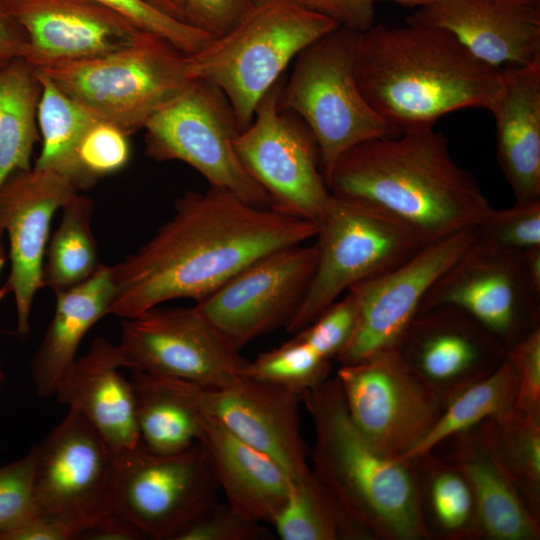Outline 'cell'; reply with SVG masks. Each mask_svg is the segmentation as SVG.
<instances>
[{
  "mask_svg": "<svg viewBox=\"0 0 540 540\" xmlns=\"http://www.w3.org/2000/svg\"><path fill=\"white\" fill-rule=\"evenodd\" d=\"M317 232V222L254 206L226 190L187 191L157 233L112 266L109 314L124 319L169 300L198 302L260 257Z\"/></svg>",
  "mask_w": 540,
  "mask_h": 540,
  "instance_id": "6da1fadb",
  "label": "cell"
},
{
  "mask_svg": "<svg viewBox=\"0 0 540 540\" xmlns=\"http://www.w3.org/2000/svg\"><path fill=\"white\" fill-rule=\"evenodd\" d=\"M332 195L376 207L424 244L475 228L492 208L434 127L374 138L343 152L326 181Z\"/></svg>",
  "mask_w": 540,
  "mask_h": 540,
  "instance_id": "7a4b0ae2",
  "label": "cell"
},
{
  "mask_svg": "<svg viewBox=\"0 0 540 540\" xmlns=\"http://www.w3.org/2000/svg\"><path fill=\"white\" fill-rule=\"evenodd\" d=\"M355 76L368 104L401 132L434 127L461 109L490 111L503 81L502 68L479 60L450 32L412 23L361 32Z\"/></svg>",
  "mask_w": 540,
  "mask_h": 540,
  "instance_id": "3957f363",
  "label": "cell"
},
{
  "mask_svg": "<svg viewBox=\"0 0 540 540\" xmlns=\"http://www.w3.org/2000/svg\"><path fill=\"white\" fill-rule=\"evenodd\" d=\"M301 400L314 427L312 472L365 539L428 538L416 464L384 455L364 437L336 377Z\"/></svg>",
  "mask_w": 540,
  "mask_h": 540,
  "instance_id": "277c9868",
  "label": "cell"
},
{
  "mask_svg": "<svg viewBox=\"0 0 540 540\" xmlns=\"http://www.w3.org/2000/svg\"><path fill=\"white\" fill-rule=\"evenodd\" d=\"M339 26L296 0L254 2L231 30L188 54L189 76L222 91L241 132L251 124L260 100L289 62Z\"/></svg>",
  "mask_w": 540,
  "mask_h": 540,
  "instance_id": "5b68a950",
  "label": "cell"
},
{
  "mask_svg": "<svg viewBox=\"0 0 540 540\" xmlns=\"http://www.w3.org/2000/svg\"><path fill=\"white\" fill-rule=\"evenodd\" d=\"M187 59L168 41L141 32L102 56L28 63L95 117L129 135L191 83Z\"/></svg>",
  "mask_w": 540,
  "mask_h": 540,
  "instance_id": "8992f818",
  "label": "cell"
},
{
  "mask_svg": "<svg viewBox=\"0 0 540 540\" xmlns=\"http://www.w3.org/2000/svg\"><path fill=\"white\" fill-rule=\"evenodd\" d=\"M360 33L339 26L306 46L295 57L279 95V108L296 114L311 131L325 182L349 148L401 133L374 111L358 87L355 62Z\"/></svg>",
  "mask_w": 540,
  "mask_h": 540,
  "instance_id": "52a82bcc",
  "label": "cell"
},
{
  "mask_svg": "<svg viewBox=\"0 0 540 540\" xmlns=\"http://www.w3.org/2000/svg\"><path fill=\"white\" fill-rule=\"evenodd\" d=\"M316 269L296 314V333L356 284L401 264L424 245L405 224L369 204L331 194L318 221Z\"/></svg>",
  "mask_w": 540,
  "mask_h": 540,
  "instance_id": "ba28073f",
  "label": "cell"
},
{
  "mask_svg": "<svg viewBox=\"0 0 540 540\" xmlns=\"http://www.w3.org/2000/svg\"><path fill=\"white\" fill-rule=\"evenodd\" d=\"M143 129L149 157L185 162L210 187L229 191L254 206L271 208L269 196L235 152L234 140L240 130L227 98L214 84L192 80Z\"/></svg>",
  "mask_w": 540,
  "mask_h": 540,
  "instance_id": "9c48e42d",
  "label": "cell"
},
{
  "mask_svg": "<svg viewBox=\"0 0 540 540\" xmlns=\"http://www.w3.org/2000/svg\"><path fill=\"white\" fill-rule=\"evenodd\" d=\"M284 81L281 76L264 94L234 149L269 196L272 209L318 223L331 193L311 131L296 114L279 108Z\"/></svg>",
  "mask_w": 540,
  "mask_h": 540,
  "instance_id": "30bf717a",
  "label": "cell"
},
{
  "mask_svg": "<svg viewBox=\"0 0 540 540\" xmlns=\"http://www.w3.org/2000/svg\"><path fill=\"white\" fill-rule=\"evenodd\" d=\"M121 367L221 387L245 376L249 362L195 306L151 308L122 319Z\"/></svg>",
  "mask_w": 540,
  "mask_h": 540,
  "instance_id": "8fae6325",
  "label": "cell"
},
{
  "mask_svg": "<svg viewBox=\"0 0 540 540\" xmlns=\"http://www.w3.org/2000/svg\"><path fill=\"white\" fill-rule=\"evenodd\" d=\"M114 513L146 538L174 540L218 500V484L204 447L157 453L142 444L115 457Z\"/></svg>",
  "mask_w": 540,
  "mask_h": 540,
  "instance_id": "7c38bea8",
  "label": "cell"
},
{
  "mask_svg": "<svg viewBox=\"0 0 540 540\" xmlns=\"http://www.w3.org/2000/svg\"><path fill=\"white\" fill-rule=\"evenodd\" d=\"M335 377L354 425L391 458L401 460L415 448L446 405L396 349L340 365Z\"/></svg>",
  "mask_w": 540,
  "mask_h": 540,
  "instance_id": "4fadbf2b",
  "label": "cell"
},
{
  "mask_svg": "<svg viewBox=\"0 0 540 540\" xmlns=\"http://www.w3.org/2000/svg\"><path fill=\"white\" fill-rule=\"evenodd\" d=\"M115 457L87 420L69 408L37 445L35 511L79 536L114 512Z\"/></svg>",
  "mask_w": 540,
  "mask_h": 540,
  "instance_id": "5bb4252c",
  "label": "cell"
},
{
  "mask_svg": "<svg viewBox=\"0 0 540 540\" xmlns=\"http://www.w3.org/2000/svg\"><path fill=\"white\" fill-rule=\"evenodd\" d=\"M522 252L478 236L426 294L420 311L450 305L468 313L509 350L540 327V293L528 281Z\"/></svg>",
  "mask_w": 540,
  "mask_h": 540,
  "instance_id": "9a60e30c",
  "label": "cell"
},
{
  "mask_svg": "<svg viewBox=\"0 0 540 540\" xmlns=\"http://www.w3.org/2000/svg\"><path fill=\"white\" fill-rule=\"evenodd\" d=\"M316 243L275 250L255 260L195 307L236 347L286 328L311 284Z\"/></svg>",
  "mask_w": 540,
  "mask_h": 540,
  "instance_id": "2e32d148",
  "label": "cell"
},
{
  "mask_svg": "<svg viewBox=\"0 0 540 540\" xmlns=\"http://www.w3.org/2000/svg\"><path fill=\"white\" fill-rule=\"evenodd\" d=\"M475 238L476 229L469 228L426 244L401 264L350 288L358 296L359 312L336 358L340 365L395 349L428 291Z\"/></svg>",
  "mask_w": 540,
  "mask_h": 540,
  "instance_id": "e0dca14e",
  "label": "cell"
},
{
  "mask_svg": "<svg viewBox=\"0 0 540 540\" xmlns=\"http://www.w3.org/2000/svg\"><path fill=\"white\" fill-rule=\"evenodd\" d=\"M395 349L445 404L492 373L508 351L472 316L450 305L419 311Z\"/></svg>",
  "mask_w": 540,
  "mask_h": 540,
  "instance_id": "ac0fdd59",
  "label": "cell"
},
{
  "mask_svg": "<svg viewBox=\"0 0 540 540\" xmlns=\"http://www.w3.org/2000/svg\"><path fill=\"white\" fill-rule=\"evenodd\" d=\"M181 381L199 412L269 455L293 481L312 474L300 430L298 395L246 376L221 387Z\"/></svg>",
  "mask_w": 540,
  "mask_h": 540,
  "instance_id": "d6986e66",
  "label": "cell"
},
{
  "mask_svg": "<svg viewBox=\"0 0 540 540\" xmlns=\"http://www.w3.org/2000/svg\"><path fill=\"white\" fill-rule=\"evenodd\" d=\"M76 194L66 177L35 167L14 171L0 186V244L6 232L11 263L6 283L14 295L20 336L29 334L32 303L43 287L51 220Z\"/></svg>",
  "mask_w": 540,
  "mask_h": 540,
  "instance_id": "ffe728a7",
  "label": "cell"
},
{
  "mask_svg": "<svg viewBox=\"0 0 540 540\" xmlns=\"http://www.w3.org/2000/svg\"><path fill=\"white\" fill-rule=\"evenodd\" d=\"M0 11L24 30L27 62L102 56L143 32L93 0H0Z\"/></svg>",
  "mask_w": 540,
  "mask_h": 540,
  "instance_id": "44dd1931",
  "label": "cell"
},
{
  "mask_svg": "<svg viewBox=\"0 0 540 540\" xmlns=\"http://www.w3.org/2000/svg\"><path fill=\"white\" fill-rule=\"evenodd\" d=\"M407 23L444 29L497 68L540 58V0H435Z\"/></svg>",
  "mask_w": 540,
  "mask_h": 540,
  "instance_id": "7402d4cb",
  "label": "cell"
},
{
  "mask_svg": "<svg viewBox=\"0 0 540 540\" xmlns=\"http://www.w3.org/2000/svg\"><path fill=\"white\" fill-rule=\"evenodd\" d=\"M119 368L116 344L97 337L55 391L59 402L78 411L98 432L114 457L141 444L132 384Z\"/></svg>",
  "mask_w": 540,
  "mask_h": 540,
  "instance_id": "603a6c76",
  "label": "cell"
},
{
  "mask_svg": "<svg viewBox=\"0 0 540 540\" xmlns=\"http://www.w3.org/2000/svg\"><path fill=\"white\" fill-rule=\"evenodd\" d=\"M199 422V443L226 502L254 521L271 524L289 496L293 479L273 458L214 418L199 412Z\"/></svg>",
  "mask_w": 540,
  "mask_h": 540,
  "instance_id": "cb8c5ba5",
  "label": "cell"
},
{
  "mask_svg": "<svg viewBox=\"0 0 540 540\" xmlns=\"http://www.w3.org/2000/svg\"><path fill=\"white\" fill-rule=\"evenodd\" d=\"M502 77L490 110L497 159L516 201L540 200V58L504 67Z\"/></svg>",
  "mask_w": 540,
  "mask_h": 540,
  "instance_id": "d4e9b609",
  "label": "cell"
},
{
  "mask_svg": "<svg viewBox=\"0 0 540 540\" xmlns=\"http://www.w3.org/2000/svg\"><path fill=\"white\" fill-rule=\"evenodd\" d=\"M56 295V307L32 360V378L39 396L56 388L76 359L87 332L109 314L115 295L112 266L99 264L84 282Z\"/></svg>",
  "mask_w": 540,
  "mask_h": 540,
  "instance_id": "484cf974",
  "label": "cell"
},
{
  "mask_svg": "<svg viewBox=\"0 0 540 540\" xmlns=\"http://www.w3.org/2000/svg\"><path fill=\"white\" fill-rule=\"evenodd\" d=\"M451 462L471 490L481 536L495 540H536L539 519L494 457L475 428L454 435Z\"/></svg>",
  "mask_w": 540,
  "mask_h": 540,
  "instance_id": "4316f807",
  "label": "cell"
},
{
  "mask_svg": "<svg viewBox=\"0 0 540 540\" xmlns=\"http://www.w3.org/2000/svg\"><path fill=\"white\" fill-rule=\"evenodd\" d=\"M141 444L157 453H176L199 442V412L180 379L133 371Z\"/></svg>",
  "mask_w": 540,
  "mask_h": 540,
  "instance_id": "83f0119b",
  "label": "cell"
},
{
  "mask_svg": "<svg viewBox=\"0 0 540 540\" xmlns=\"http://www.w3.org/2000/svg\"><path fill=\"white\" fill-rule=\"evenodd\" d=\"M41 93L37 72L24 58L0 68V186L14 171L31 168Z\"/></svg>",
  "mask_w": 540,
  "mask_h": 540,
  "instance_id": "f1b7e54d",
  "label": "cell"
},
{
  "mask_svg": "<svg viewBox=\"0 0 540 540\" xmlns=\"http://www.w3.org/2000/svg\"><path fill=\"white\" fill-rule=\"evenodd\" d=\"M517 387V372L506 354L492 373L471 384L447 402L431 430L401 460L416 462L454 435L476 427L488 418L509 412L515 404Z\"/></svg>",
  "mask_w": 540,
  "mask_h": 540,
  "instance_id": "f546056e",
  "label": "cell"
},
{
  "mask_svg": "<svg viewBox=\"0 0 540 540\" xmlns=\"http://www.w3.org/2000/svg\"><path fill=\"white\" fill-rule=\"evenodd\" d=\"M475 431L539 519L540 415L509 412L488 418Z\"/></svg>",
  "mask_w": 540,
  "mask_h": 540,
  "instance_id": "4dcf8cb0",
  "label": "cell"
},
{
  "mask_svg": "<svg viewBox=\"0 0 540 540\" xmlns=\"http://www.w3.org/2000/svg\"><path fill=\"white\" fill-rule=\"evenodd\" d=\"M36 72L42 85L38 106L42 147L34 167L66 177L79 191L77 149L87 129L98 118L63 93L47 76Z\"/></svg>",
  "mask_w": 540,
  "mask_h": 540,
  "instance_id": "1f68e13d",
  "label": "cell"
},
{
  "mask_svg": "<svg viewBox=\"0 0 540 540\" xmlns=\"http://www.w3.org/2000/svg\"><path fill=\"white\" fill-rule=\"evenodd\" d=\"M93 202L76 194L62 207V219L47 244L42 270L43 287L58 293L87 280L99 266L91 228Z\"/></svg>",
  "mask_w": 540,
  "mask_h": 540,
  "instance_id": "d6a6232c",
  "label": "cell"
},
{
  "mask_svg": "<svg viewBox=\"0 0 540 540\" xmlns=\"http://www.w3.org/2000/svg\"><path fill=\"white\" fill-rule=\"evenodd\" d=\"M271 524L282 540L365 539L313 472L293 481Z\"/></svg>",
  "mask_w": 540,
  "mask_h": 540,
  "instance_id": "836d02e7",
  "label": "cell"
},
{
  "mask_svg": "<svg viewBox=\"0 0 540 540\" xmlns=\"http://www.w3.org/2000/svg\"><path fill=\"white\" fill-rule=\"evenodd\" d=\"M414 463L425 487L423 512L428 510L440 534L453 539L481 536L471 490L458 468L430 453Z\"/></svg>",
  "mask_w": 540,
  "mask_h": 540,
  "instance_id": "e575fe53",
  "label": "cell"
},
{
  "mask_svg": "<svg viewBox=\"0 0 540 540\" xmlns=\"http://www.w3.org/2000/svg\"><path fill=\"white\" fill-rule=\"evenodd\" d=\"M330 363L294 336L249 360L245 376L281 387L301 398L329 378Z\"/></svg>",
  "mask_w": 540,
  "mask_h": 540,
  "instance_id": "d590c367",
  "label": "cell"
},
{
  "mask_svg": "<svg viewBox=\"0 0 540 540\" xmlns=\"http://www.w3.org/2000/svg\"><path fill=\"white\" fill-rule=\"evenodd\" d=\"M131 155L128 134L118 126L96 119L83 135L77 149L78 189L122 170Z\"/></svg>",
  "mask_w": 540,
  "mask_h": 540,
  "instance_id": "8d00e7d4",
  "label": "cell"
},
{
  "mask_svg": "<svg viewBox=\"0 0 540 540\" xmlns=\"http://www.w3.org/2000/svg\"><path fill=\"white\" fill-rule=\"evenodd\" d=\"M117 13L138 30L158 36L180 51L192 54L212 38L208 33L176 19L146 0H93Z\"/></svg>",
  "mask_w": 540,
  "mask_h": 540,
  "instance_id": "74e56055",
  "label": "cell"
},
{
  "mask_svg": "<svg viewBox=\"0 0 540 540\" xmlns=\"http://www.w3.org/2000/svg\"><path fill=\"white\" fill-rule=\"evenodd\" d=\"M475 229L481 238L509 250L540 247V200L516 201L501 210L492 207Z\"/></svg>",
  "mask_w": 540,
  "mask_h": 540,
  "instance_id": "f35d334b",
  "label": "cell"
},
{
  "mask_svg": "<svg viewBox=\"0 0 540 540\" xmlns=\"http://www.w3.org/2000/svg\"><path fill=\"white\" fill-rule=\"evenodd\" d=\"M358 312V296L353 289H349L341 300H336L314 321L296 332L295 337L331 361L337 358L349 341Z\"/></svg>",
  "mask_w": 540,
  "mask_h": 540,
  "instance_id": "ab89813d",
  "label": "cell"
},
{
  "mask_svg": "<svg viewBox=\"0 0 540 540\" xmlns=\"http://www.w3.org/2000/svg\"><path fill=\"white\" fill-rule=\"evenodd\" d=\"M37 445L22 458L0 465V537L35 511Z\"/></svg>",
  "mask_w": 540,
  "mask_h": 540,
  "instance_id": "60d3db41",
  "label": "cell"
},
{
  "mask_svg": "<svg viewBox=\"0 0 540 540\" xmlns=\"http://www.w3.org/2000/svg\"><path fill=\"white\" fill-rule=\"evenodd\" d=\"M266 536L260 522L219 500L191 520L174 540H256Z\"/></svg>",
  "mask_w": 540,
  "mask_h": 540,
  "instance_id": "b9f144b4",
  "label": "cell"
},
{
  "mask_svg": "<svg viewBox=\"0 0 540 540\" xmlns=\"http://www.w3.org/2000/svg\"><path fill=\"white\" fill-rule=\"evenodd\" d=\"M507 355L518 376L513 410L540 415V327L513 345Z\"/></svg>",
  "mask_w": 540,
  "mask_h": 540,
  "instance_id": "7bdbcfd3",
  "label": "cell"
},
{
  "mask_svg": "<svg viewBox=\"0 0 540 540\" xmlns=\"http://www.w3.org/2000/svg\"><path fill=\"white\" fill-rule=\"evenodd\" d=\"M185 21L219 37L231 30L251 9L252 0H179Z\"/></svg>",
  "mask_w": 540,
  "mask_h": 540,
  "instance_id": "ee69618b",
  "label": "cell"
},
{
  "mask_svg": "<svg viewBox=\"0 0 540 540\" xmlns=\"http://www.w3.org/2000/svg\"><path fill=\"white\" fill-rule=\"evenodd\" d=\"M303 7L327 16L340 26L363 32L373 25L374 3L368 0H296Z\"/></svg>",
  "mask_w": 540,
  "mask_h": 540,
  "instance_id": "f6af8a7d",
  "label": "cell"
},
{
  "mask_svg": "<svg viewBox=\"0 0 540 540\" xmlns=\"http://www.w3.org/2000/svg\"><path fill=\"white\" fill-rule=\"evenodd\" d=\"M72 530L54 518L35 512L29 518L4 533L0 540H72Z\"/></svg>",
  "mask_w": 540,
  "mask_h": 540,
  "instance_id": "bcb514c9",
  "label": "cell"
},
{
  "mask_svg": "<svg viewBox=\"0 0 540 540\" xmlns=\"http://www.w3.org/2000/svg\"><path fill=\"white\" fill-rule=\"evenodd\" d=\"M143 538L146 537L137 527L114 512L79 536V539L92 540H136Z\"/></svg>",
  "mask_w": 540,
  "mask_h": 540,
  "instance_id": "7dc6e473",
  "label": "cell"
},
{
  "mask_svg": "<svg viewBox=\"0 0 540 540\" xmlns=\"http://www.w3.org/2000/svg\"><path fill=\"white\" fill-rule=\"evenodd\" d=\"M28 40L24 30L0 11V68L23 58Z\"/></svg>",
  "mask_w": 540,
  "mask_h": 540,
  "instance_id": "c3c4849f",
  "label": "cell"
},
{
  "mask_svg": "<svg viewBox=\"0 0 540 540\" xmlns=\"http://www.w3.org/2000/svg\"><path fill=\"white\" fill-rule=\"evenodd\" d=\"M525 275L536 292L540 293V247L522 251Z\"/></svg>",
  "mask_w": 540,
  "mask_h": 540,
  "instance_id": "681fc988",
  "label": "cell"
},
{
  "mask_svg": "<svg viewBox=\"0 0 540 540\" xmlns=\"http://www.w3.org/2000/svg\"><path fill=\"white\" fill-rule=\"evenodd\" d=\"M153 6L157 7L161 11L165 12L166 14L179 19L181 21H185V15L182 8V5L179 0H146Z\"/></svg>",
  "mask_w": 540,
  "mask_h": 540,
  "instance_id": "f907efd6",
  "label": "cell"
},
{
  "mask_svg": "<svg viewBox=\"0 0 540 540\" xmlns=\"http://www.w3.org/2000/svg\"><path fill=\"white\" fill-rule=\"evenodd\" d=\"M372 3H374L375 1H379V0H368ZM388 1H393V2H396L400 5H404V6H408V7H422V6H425V5H428L432 2H434L435 0H388Z\"/></svg>",
  "mask_w": 540,
  "mask_h": 540,
  "instance_id": "816d5d0a",
  "label": "cell"
},
{
  "mask_svg": "<svg viewBox=\"0 0 540 540\" xmlns=\"http://www.w3.org/2000/svg\"><path fill=\"white\" fill-rule=\"evenodd\" d=\"M4 263H5V257H0V272L3 268ZM10 292H11L10 287L7 283H5L2 287H0V301ZM1 377H2V373L0 372V379Z\"/></svg>",
  "mask_w": 540,
  "mask_h": 540,
  "instance_id": "f5cc1de1",
  "label": "cell"
},
{
  "mask_svg": "<svg viewBox=\"0 0 540 540\" xmlns=\"http://www.w3.org/2000/svg\"><path fill=\"white\" fill-rule=\"evenodd\" d=\"M0 257H5V256H4V250H3L2 244H0Z\"/></svg>",
  "mask_w": 540,
  "mask_h": 540,
  "instance_id": "db71d44e",
  "label": "cell"
},
{
  "mask_svg": "<svg viewBox=\"0 0 540 540\" xmlns=\"http://www.w3.org/2000/svg\"><path fill=\"white\" fill-rule=\"evenodd\" d=\"M253 2H262V1H265V0H252Z\"/></svg>",
  "mask_w": 540,
  "mask_h": 540,
  "instance_id": "11a10c76",
  "label": "cell"
}]
</instances>
